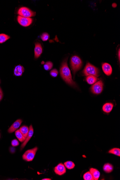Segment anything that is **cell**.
Wrapping results in <instances>:
<instances>
[{
  "label": "cell",
  "mask_w": 120,
  "mask_h": 180,
  "mask_svg": "<svg viewBox=\"0 0 120 180\" xmlns=\"http://www.w3.org/2000/svg\"><path fill=\"white\" fill-rule=\"evenodd\" d=\"M50 36L49 34L47 33H43L41 35V39L44 41H46L48 40L49 39Z\"/></svg>",
  "instance_id": "cell-25"
},
{
  "label": "cell",
  "mask_w": 120,
  "mask_h": 180,
  "mask_svg": "<svg viewBox=\"0 0 120 180\" xmlns=\"http://www.w3.org/2000/svg\"><path fill=\"white\" fill-rule=\"evenodd\" d=\"M54 171L56 174L62 175L66 173V169L64 164L61 163L58 164L54 168Z\"/></svg>",
  "instance_id": "cell-9"
},
{
  "label": "cell",
  "mask_w": 120,
  "mask_h": 180,
  "mask_svg": "<svg viewBox=\"0 0 120 180\" xmlns=\"http://www.w3.org/2000/svg\"><path fill=\"white\" fill-rule=\"evenodd\" d=\"M42 180H51V179H49V178H44V179H42Z\"/></svg>",
  "instance_id": "cell-31"
},
{
  "label": "cell",
  "mask_w": 120,
  "mask_h": 180,
  "mask_svg": "<svg viewBox=\"0 0 120 180\" xmlns=\"http://www.w3.org/2000/svg\"><path fill=\"white\" fill-rule=\"evenodd\" d=\"M24 71V67L21 65H18L15 67L14 70V73L16 76H22Z\"/></svg>",
  "instance_id": "cell-13"
},
{
  "label": "cell",
  "mask_w": 120,
  "mask_h": 180,
  "mask_svg": "<svg viewBox=\"0 0 120 180\" xmlns=\"http://www.w3.org/2000/svg\"><path fill=\"white\" fill-rule=\"evenodd\" d=\"M82 65V61L79 57L74 55L70 59V66L75 77V74L80 70Z\"/></svg>",
  "instance_id": "cell-2"
},
{
  "label": "cell",
  "mask_w": 120,
  "mask_h": 180,
  "mask_svg": "<svg viewBox=\"0 0 120 180\" xmlns=\"http://www.w3.org/2000/svg\"><path fill=\"white\" fill-rule=\"evenodd\" d=\"M103 83L102 80H100L93 84L90 88L91 91L95 94H100L103 90Z\"/></svg>",
  "instance_id": "cell-6"
},
{
  "label": "cell",
  "mask_w": 120,
  "mask_h": 180,
  "mask_svg": "<svg viewBox=\"0 0 120 180\" xmlns=\"http://www.w3.org/2000/svg\"><path fill=\"white\" fill-rule=\"evenodd\" d=\"M43 51V48L41 44L39 42L35 43L34 49V57L35 59H37L40 56Z\"/></svg>",
  "instance_id": "cell-8"
},
{
  "label": "cell",
  "mask_w": 120,
  "mask_h": 180,
  "mask_svg": "<svg viewBox=\"0 0 120 180\" xmlns=\"http://www.w3.org/2000/svg\"><path fill=\"white\" fill-rule=\"evenodd\" d=\"M53 64L51 61H48L46 62L44 66V68L46 70H51L53 68Z\"/></svg>",
  "instance_id": "cell-23"
},
{
  "label": "cell",
  "mask_w": 120,
  "mask_h": 180,
  "mask_svg": "<svg viewBox=\"0 0 120 180\" xmlns=\"http://www.w3.org/2000/svg\"><path fill=\"white\" fill-rule=\"evenodd\" d=\"M15 135L20 142H23L25 141L26 138L23 136L22 133L19 130H17L15 131Z\"/></svg>",
  "instance_id": "cell-18"
},
{
  "label": "cell",
  "mask_w": 120,
  "mask_h": 180,
  "mask_svg": "<svg viewBox=\"0 0 120 180\" xmlns=\"http://www.w3.org/2000/svg\"><path fill=\"white\" fill-rule=\"evenodd\" d=\"M112 6L113 8H115L117 7V4L115 3H114L112 4Z\"/></svg>",
  "instance_id": "cell-30"
},
{
  "label": "cell",
  "mask_w": 120,
  "mask_h": 180,
  "mask_svg": "<svg viewBox=\"0 0 120 180\" xmlns=\"http://www.w3.org/2000/svg\"><path fill=\"white\" fill-rule=\"evenodd\" d=\"M29 132L28 135L26 138L25 141L23 142L21 147V150H22L24 148V147L27 145V143L30 140L31 138H32L33 134V126L31 125L29 127Z\"/></svg>",
  "instance_id": "cell-10"
},
{
  "label": "cell",
  "mask_w": 120,
  "mask_h": 180,
  "mask_svg": "<svg viewBox=\"0 0 120 180\" xmlns=\"http://www.w3.org/2000/svg\"><path fill=\"white\" fill-rule=\"evenodd\" d=\"M58 71L56 69H54L53 70H51L50 72V75L51 76L53 77H55L58 76Z\"/></svg>",
  "instance_id": "cell-26"
},
{
  "label": "cell",
  "mask_w": 120,
  "mask_h": 180,
  "mask_svg": "<svg viewBox=\"0 0 120 180\" xmlns=\"http://www.w3.org/2000/svg\"><path fill=\"white\" fill-rule=\"evenodd\" d=\"M118 58H119V61H120V49H119V50H118Z\"/></svg>",
  "instance_id": "cell-29"
},
{
  "label": "cell",
  "mask_w": 120,
  "mask_h": 180,
  "mask_svg": "<svg viewBox=\"0 0 120 180\" xmlns=\"http://www.w3.org/2000/svg\"><path fill=\"white\" fill-rule=\"evenodd\" d=\"M108 153H110L113 154L118 156H120V149L119 148H114L111 149L110 150H109Z\"/></svg>",
  "instance_id": "cell-22"
},
{
  "label": "cell",
  "mask_w": 120,
  "mask_h": 180,
  "mask_svg": "<svg viewBox=\"0 0 120 180\" xmlns=\"http://www.w3.org/2000/svg\"><path fill=\"white\" fill-rule=\"evenodd\" d=\"M90 172L93 175L94 180H98L99 179L100 173L97 169L91 168L90 169Z\"/></svg>",
  "instance_id": "cell-16"
},
{
  "label": "cell",
  "mask_w": 120,
  "mask_h": 180,
  "mask_svg": "<svg viewBox=\"0 0 120 180\" xmlns=\"http://www.w3.org/2000/svg\"><path fill=\"white\" fill-rule=\"evenodd\" d=\"M29 130V128L26 126H22L19 129L20 131L26 138L28 135Z\"/></svg>",
  "instance_id": "cell-19"
},
{
  "label": "cell",
  "mask_w": 120,
  "mask_h": 180,
  "mask_svg": "<svg viewBox=\"0 0 120 180\" xmlns=\"http://www.w3.org/2000/svg\"><path fill=\"white\" fill-rule=\"evenodd\" d=\"M3 96V94L2 90H1V87H0V101L2 99Z\"/></svg>",
  "instance_id": "cell-28"
},
{
  "label": "cell",
  "mask_w": 120,
  "mask_h": 180,
  "mask_svg": "<svg viewBox=\"0 0 120 180\" xmlns=\"http://www.w3.org/2000/svg\"><path fill=\"white\" fill-rule=\"evenodd\" d=\"M114 167L112 165L109 163H106L104 164L103 167L104 171L106 173H111L113 170Z\"/></svg>",
  "instance_id": "cell-17"
},
{
  "label": "cell",
  "mask_w": 120,
  "mask_h": 180,
  "mask_svg": "<svg viewBox=\"0 0 120 180\" xmlns=\"http://www.w3.org/2000/svg\"><path fill=\"white\" fill-rule=\"evenodd\" d=\"M10 36L5 34H0V44H2L5 42L8 39H10Z\"/></svg>",
  "instance_id": "cell-20"
},
{
  "label": "cell",
  "mask_w": 120,
  "mask_h": 180,
  "mask_svg": "<svg viewBox=\"0 0 120 180\" xmlns=\"http://www.w3.org/2000/svg\"><path fill=\"white\" fill-rule=\"evenodd\" d=\"M18 14L19 16L24 17L31 18L36 16V12L32 11L26 7H22L18 10Z\"/></svg>",
  "instance_id": "cell-4"
},
{
  "label": "cell",
  "mask_w": 120,
  "mask_h": 180,
  "mask_svg": "<svg viewBox=\"0 0 120 180\" xmlns=\"http://www.w3.org/2000/svg\"><path fill=\"white\" fill-rule=\"evenodd\" d=\"M86 79L88 84H94L95 83L97 82L98 80H99L97 77L93 76V75L87 76Z\"/></svg>",
  "instance_id": "cell-15"
},
{
  "label": "cell",
  "mask_w": 120,
  "mask_h": 180,
  "mask_svg": "<svg viewBox=\"0 0 120 180\" xmlns=\"http://www.w3.org/2000/svg\"><path fill=\"white\" fill-rule=\"evenodd\" d=\"M83 75L85 76H93L98 77L99 76L98 69L90 63H88L82 71Z\"/></svg>",
  "instance_id": "cell-3"
},
{
  "label": "cell",
  "mask_w": 120,
  "mask_h": 180,
  "mask_svg": "<svg viewBox=\"0 0 120 180\" xmlns=\"http://www.w3.org/2000/svg\"><path fill=\"white\" fill-rule=\"evenodd\" d=\"M83 178L84 180H94L93 175L90 171L84 174Z\"/></svg>",
  "instance_id": "cell-24"
},
{
  "label": "cell",
  "mask_w": 120,
  "mask_h": 180,
  "mask_svg": "<svg viewBox=\"0 0 120 180\" xmlns=\"http://www.w3.org/2000/svg\"><path fill=\"white\" fill-rule=\"evenodd\" d=\"M11 144L13 147H17L19 145V142L17 139H14L11 141Z\"/></svg>",
  "instance_id": "cell-27"
},
{
  "label": "cell",
  "mask_w": 120,
  "mask_h": 180,
  "mask_svg": "<svg viewBox=\"0 0 120 180\" xmlns=\"http://www.w3.org/2000/svg\"><path fill=\"white\" fill-rule=\"evenodd\" d=\"M22 121L21 119H18L16 120L12 126L9 128L8 132L9 133H12L15 131H16L19 128L21 124H22Z\"/></svg>",
  "instance_id": "cell-11"
},
{
  "label": "cell",
  "mask_w": 120,
  "mask_h": 180,
  "mask_svg": "<svg viewBox=\"0 0 120 180\" xmlns=\"http://www.w3.org/2000/svg\"><path fill=\"white\" fill-rule=\"evenodd\" d=\"M67 58L63 61L60 69V75L64 81L71 87H77L76 83L72 79V76L70 69L68 66Z\"/></svg>",
  "instance_id": "cell-1"
},
{
  "label": "cell",
  "mask_w": 120,
  "mask_h": 180,
  "mask_svg": "<svg viewBox=\"0 0 120 180\" xmlns=\"http://www.w3.org/2000/svg\"><path fill=\"white\" fill-rule=\"evenodd\" d=\"M103 71L107 76H110L112 73V68L110 64L107 63H104L102 66Z\"/></svg>",
  "instance_id": "cell-12"
},
{
  "label": "cell",
  "mask_w": 120,
  "mask_h": 180,
  "mask_svg": "<svg viewBox=\"0 0 120 180\" xmlns=\"http://www.w3.org/2000/svg\"><path fill=\"white\" fill-rule=\"evenodd\" d=\"M64 165L68 169H73L75 167V164L71 161H67L64 163Z\"/></svg>",
  "instance_id": "cell-21"
},
{
  "label": "cell",
  "mask_w": 120,
  "mask_h": 180,
  "mask_svg": "<svg viewBox=\"0 0 120 180\" xmlns=\"http://www.w3.org/2000/svg\"><path fill=\"white\" fill-rule=\"evenodd\" d=\"M17 20L21 25L24 27H29L33 22V19L31 18L24 17L20 16H18Z\"/></svg>",
  "instance_id": "cell-7"
},
{
  "label": "cell",
  "mask_w": 120,
  "mask_h": 180,
  "mask_svg": "<svg viewBox=\"0 0 120 180\" xmlns=\"http://www.w3.org/2000/svg\"><path fill=\"white\" fill-rule=\"evenodd\" d=\"M38 150V148L36 147L27 150L23 155V159L28 162L33 161Z\"/></svg>",
  "instance_id": "cell-5"
},
{
  "label": "cell",
  "mask_w": 120,
  "mask_h": 180,
  "mask_svg": "<svg viewBox=\"0 0 120 180\" xmlns=\"http://www.w3.org/2000/svg\"><path fill=\"white\" fill-rule=\"evenodd\" d=\"M0 136H1V135H0ZM0 138H1V136H0Z\"/></svg>",
  "instance_id": "cell-32"
},
{
  "label": "cell",
  "mask_w": 120,
  "mask_h": 180,
  "mask_svg": "<svg viewBox=\"0 0 120 180\" xmlns=\"http://www.w3.org/2000/svg\"><path fill=\"white\" fill-rule=\"evenodd\" d=\"M113 104L112 103H106L103 106V110L106 113H110L113 109Z\"/></svg>",
  "instance_id": "cell-14"
}]
</instances>
